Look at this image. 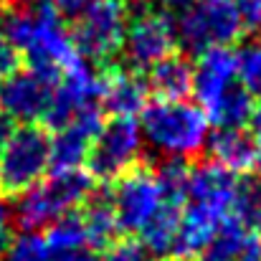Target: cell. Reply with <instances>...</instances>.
<instances>
[{
	"label": "cell",
	"instance_id": "obj_8",
	"mask_svg": "<svg viewBox=\"0 0 261 261\" xmlns=\"http://www.w3.org/2000/svg\"><path fill=\"white\" fill-rule=\"evenodd\" d=\"M163 200H165V190L158 168H150L145 163L135 165L132 170H127L112 182L109 203L114 208L119 231L124 233H140L160 211Z\"/></svg>",
	"mask_w": 261,
	"mask_h": 261
},
{
	"label": "cell",
	"instance_id": "obj_20",
	"mask_svg": "<svg viewBox=\"0 0 261 261\" xmlns=\"http://www.w3.org/2000/svg\"><path fill=\"white\" fill-rule=\"evenodd\" d=\"M3 261H64V254L56 251L38 231H23L10 241Z\"/></svg>",
	"mask_w": 261,
	"mask_h": 261
},
{
	"label": "cell",
	"instance_id": "obj_29",
	"mask_svg": "<svg viewBox=\"0 0 261 261\" xmlns=\"http://www.w3.org/2000/svg\"><path fill=\"white\" fill-rule=\"evenodd\" d=\"M251 132L256 135L261 140V96H259V101H254V112H251Z\"/></svg>",
	"mask_w": 261,
	"mask_h": 261
},
{
	"label": "cell",
	"instance_id": "obj_25",
	"mask_svg": "<svg viewBox=\"0 0 261 261\" xmlns=\"http://www.w3.org/2000/svg\"><path fill=\"white\" fill-rule=\"evenodd\" d=\"M239 13L246 23V28H259L261 25V0H236Z\"/></svg>",
	"mask_w": 261,
	"mask_h": 261
},
{
	"label": "cell",
	"instance_id": "obj_10",
	"mask_svg": "<svg viewBox=\"0 0 261 261\" xmlns=\"http://www.w3.org/2000/svg\"><path fill=\"white\" fill-rule=\"evenodd\" d=\"M61 76L36 69V66H18L5 82L0 84V107L20 122H43L48 104L54 99V89Z\"/></svg>",
	"mask_w": 261,
	"mask_h": 261
},
{
	"label": "cell",
	"instance_id": "obj_24",
	"mask_svg": "<svg viewBox=\"0 0 261 261\" xmlns=\"http://www.w3.org/2000/svg\"><path fill=\"white\" fill-rule=\"evenodd\" d=\"M94 3H99V0H54V5H56L61 20L69 23V25H71L74 20H79Z\"/></svg>",
	"mask_w": 261,
	"mask_h": 261
},
{
	"label": "cell",
	"instance_id": "obj_22",
	"mask_svg": "<svg viewBox=\"0 0 261 261\" xmlns=\"http://www.w3.org/2000/svg\"><path fill=\"white\" fill-rule=\"evenodd\" d=\"M101 261H152L147 249L140 241L132 239H117L112 246H107Z\"/></svg>",
	"mask_w": 261,
	"mask_h": 261
},
{
	"label": "cell",
	"instance_id": "obj_15",
	"mask_svg": "<svg viewBox=\"0 0 261 261\" xmlns=\"http://www.w3.org/2000/svg\"><path fill=\"white\" fill-rule=\"evenodd\" d=\"M147 89L158 99H188L193 91V64L173 51L147 69Z\"/></svg>",
	"mask_w": 261,
	"mask_h": 261
},
{
	"label": "cell",
	"instance_id": "obj_16",
	"mask_svg": "<svg viewBox=\"0 0 261 261\" xmlns=\"http://www.w3.org/2000/svg\"><path fill=\"white\" fill-rule=\"evenodd\" d=\"M82 221H84V231H87V244L89 249H107L117 241L119 233V223L114 216V208L109 203V198H89L87 203L79 208Z\"/></svg>",
	"mask_w": 261,
	"mask_h": 261
},
{
	"label": "cell",
	"instance_id": "obj_14",
	"mask_svg": "<svg viewBox=\"0 0 261 261\" xmlns=\"http://www.w3.org/2000/svg\"><path fill=\"white\" fill-rule=\"evenodd\" d=\"M182 208H185V198L177 195H165L160 211L152 216V221L137 233L140 244L147 249L150 256L158 259H173L175 251V239L180 231V218H182Z\"/></svg>",
	"mask_w": 261,
	"mask_h": 261
},
{
	"label": "cell",
	"instance_id": "obj_4",
	"mask_svg": "<svg viewBox=\"0 0 261 261\" xmlns=\"http://www.w3.org/2000/svg\"><path fill=\"white\" fill-rule=\"evenodd\" d=\"M246 23L236 0H193L177 20V41L190 54L231 48L241 41Z\"/></svg>",
	"mask_w": 261,
	"mask_h": 261
},
{
	"label": "cell",
	"instance_id": "obj_26",
	"mask_svg": "<svg viewBox=\"0 0 261 261\" xmlns=\"http://www.w3.org/2000/svg\"><path fill=\"white\" fill-rule=\"evenodd\" d=\"M233 261H261V236L259 233H254V236L246 241V246L241 249V254Z\"/></svg>",
	"mask_w": 261,
	"mask_h": 261
},
{
	"label": "cell",
	"instance_id": "obj_12",
	"mask_svg": "<svg viewBox=\"0 0 261 261\" xmlns=\"http://www.w3.org/2000/svg\"><path fill=\"white\" fill-rule=\"evenodd\" d=\"M211 160L236 177L261 175V140L246 127L218 129L208 140Z\"/></svg>",
	"mask_w": 261,
	"mask_h": 261
},
{
	"label": "cell",
	"instance_id": "obj_18",
	"mask_svg": "<svg viewBox=\"0 0 261 261\" xmlns=\"http://www.w3.org/2000/svg\"><path fill=\"white\" fill-rule=\"evenodd\" d=\"M254 233H256V231H254L251 226H246L244 221H239V218L231 216V218L218 228V233L211 239V244L200 251L198 261H233L241 254V249L246 246V241H249Z\"/></svg>",
	"mask_w": 261,
	"mask_h": 261
},
{
	"label": "cell",
	"instance_id": "obj_23",
	"mask_svg": "<svg viewBox=\"0 0 261 261\" xmlns=\"http://www.w3.org/2000/svg\"><path fill=\"white\" fill-rule=\"evenodd\" d=\"M20 66V54L15 51V46L5 38V33L0 31V84L5 82V76H10L15 69Z\"/></svg>",
	"mask_w": 261,
	"mask_h": 261
},
{
	"label": "cell",
	"instance_id": "obj_32",
	"mask_svg": "<svg viewBox=\"0 0 261 261\" xmlns=\"http://www.w3.org/2000/svg\"><path fill=\"white\" fill-rule=\"evenodd\" d=\"M259 28H261V25H259Z\"/></svg>",
	"mask_w": 261,
	"mask_h": 261
},
{
	"label": "cell",
	"instance_id": "obj_17",
	"mask_svg": "<svg viewBox=\"0 0 261 261\" xmlns=\"http://www.w3.org/2000/svg\"><path fill=\"white\" fill-rule=\"evenodd\" d=\"M205 117L211 124H216L218 129H226V127H246L251 122V112H254V96L236 84L233 89H228L221 99H216L213 104H208L205 109Z\"/></svg>",
	"mask_w": 261,
	"mask_h": 261
},
{
	"label": "cell",
	"instance_id": "obj_30",
	"mask_svg": "<svg viewBox=\"0 0 261 261\" xmlns=\"http://www.w3.org/2000/svg\"><path fill=\"white\" fill-rule=\"evenodd\" d=\"M163 5H168V8H188L193 0H160Z\"/></svg>",
	"mask_w": 261,
	"mask_h": 261
},
{
	"label": "cell",
	"instance_id": "obj_2",
	"mask_svg": "<svg viewBox=\"0 0 261 261\" xmlns=\"http://www.w3.org/2000/svg\"><path fill=\"white\" fill-rule=\"evenodd\" d=\"M142 137L165 158H195L208 147L211 122L200 104L188 99H155L140 114Z\"/></svg>",
	"mask_w": 261,
	"mask_h": 261
},
{
	"label": "cell",
	"instance_id": "obj_3",
	"mask_svg": "<svg viewBox=\"0 0 261 261\" xmlns=\"http://www.w3.org/2000/svg\"><path fill=\"white\" fill-rule=\"evenodd\" d=\"M94 180L84 168L76 170H51L41 182L18 198V223L23 231L48 228L61 216L79 211L94 193Z\"/></svg>",
	"mask_w": 261,
	"mask_h": 261
},
{
	"label": "cell",
	"instance_id": "obj_9",
	"mask_svg": "<svg viewBox=\"0 0 261 261\" xmlns=\"http://www.w3.org/2000/svg\"><path fill=\"white\" fill-rule=\"evenodd\" d=\"M177 46V20L168 13V8L140 5L135 15L127 20L124 33V54L127 66L137 71H147L160 59L170 56Z\"/></svg>",
	"mask_w": 261,
	"mask_h": 261
},
{
	"label": "cell",
	"instance_id": "obj_11",
	"mask_svg": "<svg viewBox=\"0 0 261 261\" xmlns=\"http://www.w3.org/2000/svg\"><path fill=\"white\" fill-rule=\"evenodd\" d=\"M99 79H101V109H104V114L129 117V119L142 114V109L147 107L150 89H147V79L137 69L109 64L101 69Z\"/></svg>",
	"mask_w": 261,
	"mask_h": 261
},
{
	"label": "cell",
	"instance_id": "obj_6",
	"mask_svg": "<svg viewBox=\"0 0 261 261\" xmlns=\"http://www.w3.org/2000/svg\"><path fill=\"white\" fill-rule=\"evenodd\" d=\"M142 129L137 119L109 117L89 145L84 170L94 182H114L117 177L140 165L142 155Z\"/></svg>",
	"mask_w": 261,
	"mask_h": 261
},
{
	"label": "cell",
	"instance_id": "obj_19",
	"mask_svg": "<svg viewBox=\"0 0 261 261\" xmlns=\"http://www.w3.org/2000/svg\"><path fill=\"white\" fill-rule=\"evenodd\" d=\"M46 239L48 244L66 254V251H79V249H89L87 244V231H84V221L79 211H71L66 216H61L59 221H54L46 228Z\"/></svg>",
	"mask_w": 261,
	"mask_h": 261
},
{
	"label": "cell",
	"instance_id": "obj_13",
	"mask_svg": "<svg viewBox=\"0 0 261 261\" xmlns=\"http://www.w3.org/2000/svg\"><path fill=\"white\" fill-rule=\"evenodd\" d=\"M239 84V59L231 48H211L198 54L193 66V94L205 109Z\"/></svg>",
	"mask_w": 261,
	"mask_h": 261
},
{
	"label": "cell",
	"instance_id": "obj_5",
	"mask_svg": "<svg viewBox=\"0 0 261 261\" xmlns=\"http://www.w3.org/2000/svg\"><path fill=\"white\" fill-rule=\"evenodd\" d=\"M51 170V137L46 127H15L0 150V193L20 198Z\"/></svg>",
	"mask_w": 261,
	"mask_h": 261
},
{
	"label": "cell",
	"instance_id": "obj_21",
	"mask_svg": "<svg viewBox=\"0 0 261 261\" xmlns=\"http://www.w3.org/2000/svg\"><path fill=\"white\" fill-rule=\"evenodd\" d=\"M239 84L251 96H261V38L246 43L239 54Z\"/></svg>",
	"mask_w": 261,
	"mask_h": 261
},
{
	"label": "cell",
	"instance_id": "obj_28",
	"mask_svg": "<svg viewBox=\"0 0 261 261\" xmlns=\"http://www.w3.org/2000/svg\"><path fill=\"white\" fill-rule=\"evenodd\" d=\"M10 241H13V233H10V221L5 218V221H0V261H3V256H5V251H8Z\"/></svg>",
	"mask_w": 261,
	"mask_h": 261
},
{
	"label": "cell",
	"instance_id": "obj_27",
	"mask_svg": "<svg viewBox=\"0 0 261 261\" xmlns=\"http://www.w3.org/2000/svg\"><path fill=\"white\" fill-rule=\"evenodd\" d=\"M13 132H15V119L0 107V150H3V145L10 140Z\"/></svg>",
	"mask_w": 261,
	"mask_h": 261
},
{
	"label": "cell",
	"instance_id": "obj_1",
	"mask_svg": "<svg viewBox=\"0 0 261 261\" xmlns=\"http://www.w3.org/2000/svg\"><path fill=\"white\" fill-rule=\"evenodd\" d=\"M0 31L28 66L61 76L87 61L54 0H8L0 5Z\"/></svg>",
	"mask_w": 261,
	"mask_h": 261
},
{
	"label": "cell",
	"instance_id": "obj_7",
	"mask_svg": "<svg viewBox=\"0 0 261 261\" xmlns=\"http://www.w3.org/2000/svg\"><path fill=\"white\" fill-rule=\"evenodd\" d=\"M127 0H99L71 23V38L89 64L109 66L124 48L127 33Z\"/></svg>",
	"mask_w": 261,
	"mask_h": 261
},
{
	"label": "cell",
	"instance_id": "obj_31",
	"mask_svg": "<svg viewBox=\"0 0 261 261\" xmlns=\"http://www.w3.org/2000/svg\"><path fill=\"white\" fill-rule=\"evenodd\" d=\"M173 261H193V259H173Z\"/></svg>",
	"mask_w": 261,
	"mask_h": 261
}]
</instances>
